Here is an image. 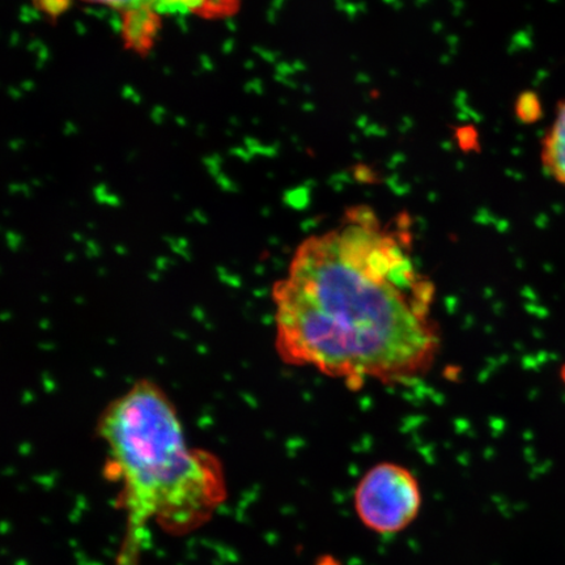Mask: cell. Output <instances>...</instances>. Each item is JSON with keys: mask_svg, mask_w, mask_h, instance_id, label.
<instances>
[{"mask_svg": "<svg viewBox=\"0 0 565 565\" xmlns=\"http://www.w3.org/2000/svg\"><path fill=\"white\" fill-rule=\"evenodd\" d=\"M422 501L419 480L395 462H381L366 471L353 499L359 520L379 534L404 532L418 519Z\"/></svg>", "mask_w": 565, "mask_h": 565, "instance_id": "obj_3", "label": "cell"}, {"mask_svg": "<svg viewBox=\"0 0 565 565\" xmlns=\"http://www.w3.org/2000/svg\"><path fill=\"white\" fill-rule=\"evenodd\" d=\"M435 298L408 232L351 210L341 227L303 239L274 282L275 350L351 387L405 384L439 356Z\"/></svg>", "mask_w": 565, "mask_h": 565, "instance_id": "obj_1", "label": "cell"}, {"mask_svg": "<svg viewBox=\"0 0 565 565\" xmlns=\"http://www.w3.org/2000/svg\"><path fill=\"white\" fill-rule=\"evenodd\" d=\"M121 17L126 47L138 54L150 52L160 32V12L152 7H139V9L121 12Z\"/></svg>", "mask_w": 565, "mask_h": 565, "instance_id": "obj_5", "label": "cell"}, {"mask_svg": "<svg viewBox=\"0 0 565 565\" xmlns=\"http://www.w3.org/2000/svg\"><path fill=\"white\" fill-rule=\"evenodd\" d=\"M514 116L520 122L532 125L539 122L543 116V106L535 92H524L514 102Z\"/></svg>", "mask_w": 565, "mask_h": 565, "instance_id": "obj_6", "label": "cell"}, {"mask_svg": "<svg viewBox=\"0 0 565 565\" xmlns=\"http://www.w3.org/2000/svg\"><path fill=\"white\" fill-rule=\"evenodd\" d=\"M457 140L459 147L465 151H470L478 146V134L472 127H461L457 131Z\"/></svg>", "mask_w": 565, "mask_h": 565, "instance_id": "obj_9", "label": "cell"}, {"mask_svg": "<svg viewBox=\"0 0 565 565\" xmlns=\"http://www.w3.org/2000/svg\"><path fill=\"white\" fill-rule=\"evenodd\" d=\"M356 179L360 181L370 183V182L374 181V174L370 168H366V169L358 168L356 169Z\"/></svg>", "mask_w": 565, "mask_h": 565, "instance_id": "obj_11", "label": "cell"}, {"mask_svg": "<svg viewBox=\"0 0 565 565\" xmlns=\"http://www.w3.org/2000/svg\"><path fill=\"white\" fill-rule=\"evenodd\" d=\"M96 429L137 524L157 519L169 532L185 533L227 497L221 461L190 447L179 409L153 381L140 380L113 399Z\"/></svg>", "mask_w": 565, "mask_h": 565, "instance_id": "obj_2", "label": "cell"}, {"mask_svg": "<svg viewBox=\"0 0 565 565\" xmlns=\"http://www.w3.org/2000/svg\"><path fill=\"white\" fill-rule=\"evenodd\" d=\"M238 0H203L198 15L217 18L230 15L231 11L237 9Z\"/></svg>", "mask_w": 565, "mask_h": 565, "instance_id": "obj_8", "label": "cell"}, {"mask_svg": "<svg viewBox=\"0 0 565 565\" xmlns=\"http://www.w3.org/2000/svg\"><path fill=\"white\" fill-rule=\"evenodd\" d=\"M540 160L548 179L565 186V97L556 104L553 122L543 134Z\"/></svg>", "mask_w": 565, "mask_h": 565, "instance_id": "obj_4", "label": "cell"}, {"mask_svg": "<svg viewBox=\"0 0 565 565\" xmlns=\"http://www.w3.org/2000/svg\"><path fill=\"white\" fill-rule=\"evenodd\" d=\"M35 6H39L42 12L51 17H58L68 7V0H34Z\"/></svg>", "mask_w": 565, "mask_h": 565, "instance_id": "obj_10", "label": "cell"}, {"mask_svg": "<svg viewBox=\"0 0 565 565\" xmlns=\"http://www.w3.org/2000/svg\"><path fill=\"white\" fill-rule=\"evenodd\" d=\"M83 2L108 7L119 12L139 9V7H152L159 11V0H83Z\"/></svg>", "mask_w": 565, "mask_h": 565, "instance_id": "obj_7", "label": "cell"}, {"mask_svg": "<svg viewBox=\"0 0 565 565\" xmlns=\"http://www.w3.org/2000/svg\"><path fill=\"white\" fill-rule=\"evenodd\" d=\"M561 379H562L563 384L565 386V363H564V365L562 366V370H561Z\"/></svg>", "mask_w": 565, "mask_h": 565, "instance_id": "obj_12", "label": "cell"}]
</instances>
